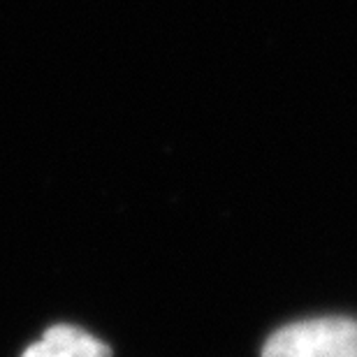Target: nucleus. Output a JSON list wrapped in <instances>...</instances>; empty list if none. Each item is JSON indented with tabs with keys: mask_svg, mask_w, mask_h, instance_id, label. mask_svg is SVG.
Listing matches in <instances>:
<instances>
[{
	"mask_svg": "<svg viewBox=\"0 0 357 357\" xmlns=\"http://www.w3.org/2000/svg\"><path fill=\"white\" fill-rule=\"evenodd\" d=\"M21 357H112V351L79 327L56 325L28 346Z\"/></svg>",
	"mask_w": 357,
	"mask_h": 357,
	"instance_id": "nucleus-2",
	"label": "nucleus"
},
{
	"mask_svg": "<svg viewBox=\"0 0 357 357\" xmlns=\"http://www.w3.org/2000/svg\"><path fill=\"white\" fill-rule=\"evenodd\" d=\"M262 357H357V320L316 318L288 325L267 341Z\"/></svg>",
	"mask_w": 357,
	"mask_h": 357,
	"instance_id": "nucleus-1",
	"label": "nucleus"
}]
</instances>
